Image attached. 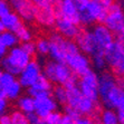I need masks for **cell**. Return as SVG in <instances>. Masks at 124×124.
Wrapping results in <instances>:
<instances>
[{"label": "cell", "mask_w": 124, "mask_h": 124, "mask_svg": "<svg viewBox=\"0 0 124 124\" xmlns=\"http://www.w3.org/2000/svg\"><path fill=\"white\" fill-rule=\"evenodd\" d=\"M20 47L27 53V54H28L29 56H32L35 53H36V50H37L36 44L31 43V41H28V43H23V45H21Z\"/></svg>", "instance_id": "obj_36"}, {"label": "cell", "mask_w": 124, "mask_h": 124, "mask_svg": "<svg viewBox=\"0 0 124 124\" xmlns=\"http://www.w3.org/2000/svg\"><path fill=\"white\" fill-rule=\"evenodd\" d=\"M112 3H113L112 0H101V5L105 10H108V8L112 6Z\"/></svg>", "instance_id": "obj_45"}, {"label": "cell", "mask_w": 124, "mask_h": 124, "mask_svg": "<svg viewBox=\"0 0 124 124\" xmlns=\"http://www.w3.org/2000/svg\"><path fill=\"white\" fill-rule=\"evenodd\" d=\"M34 2L36 6V20L46 27L56 25L57 16L55 2H52L49 0H36Z\"/></svg>", "instance_id": "obj_3"}, {"label": "cell", "mask_w": 124, "mask_h": 124, "mask_svg": "<svg viewBox=\"0 0 124 124\" xmlns=\"http://www.w3.org/2000/svg\"><path fill=\"white\" fill-rule=\"evenodd\" d=\"M15 34H16V36L18 37V39L20 41H23V43H28V41H30V39H31V32L29 31L23 25L18 29Z\"/></svg>", "instance_id": "obj_31"}, {"label": "cell", "mask_w": 124, "mask_h": 124, "mask_svg": "<svg viewBox=\"0 0 124 124\" xmlns=\"http://www.w3.org/2000/svg\"><path fill=\"white\" fill-rule=\"evenodd\" d=\"M90 2H91V0H76L75 3H76V7H77L78 12L85 11V10L88 8Z\"/></svg>", "instance_id": "obj_40"}, {"label": "cell", "mask_w": 124, "mask_h": 124, "mask_svg": "<svg viewBox=\"0 0 124 124\" xmlns=\"http://www.w3.org/2000/svg\"><path fill=\"white\" fill-rule=\"evenodd\" d=\"M50 92H52V83L45 75H41L38 78V81L28 88L29 96L34 97L35 100L50 96Z\"/></svg>", "instance_id": "obj_12"}, {"label": "cell", "mask_w": 124, "mask_h": 124, "mask_svg": "<svg viewBox=\"0 0 124 124\" xmlns=\"http://www.w3.org/2000/svg\"><path fill=\"white\" fill-rule=\"evenodd\" d=\"M19 110L26 115L36 113V105H35V98L31 96H23L18 100L17 103Z\"/></svg>", "instance_id": "obj_18"}, {"label": "cell", "mask_w": 124, "mask_h": 124, "mask_svg": "<svg viewBox=\"0 0 124 124\" xmlns=\"http://www.w3.org/2000/svg\"><path fill=\"white\" fill-rule=\"evenodd\" d=\"M65 115H67L68 117H70L73 121H76V120H78V118L82 117V114L78 112L76 108H73V107L68 106V105L65 106Z\"/></svg>", "instance_id": "obj_34"}, {"label": "cell", "mask_w": 124, "mask_h": 124, "mask_svg": "<svg viewBox=\"0 0 124 124\" xmlns=\"http://www.w3.org/2000/svg\"><path fill=\"white\" fill-rule=\"evenodd\" d=\"M50 50L49 55L56 63H65L67 59V41L65 37H63L59 32H54L49 37Z\"/></svg>", "instance_id": "obj_5"}, {"label": "cell", "mask_w": 124, "mask_h": 124, "mask_svg": "<svg viewBox=\"0 0 124 124\" xmlns=\"http://www.w3.org/2000/svg\"><path fill=\"white\" fill-rule=\"evenodd\" d=\"M55 9H56V16L58 18H63L67 20L72 21L77 26L81 23V17L79 12L77 10L75 1L73 0H63V1H56L55 2Z\"/></svg>", "instance_id": "obj_6"}, {"label": "cell", "mask_w": 124, "mask_h": 124, "mask_svg": "<svg viewBox=\"0 0 124 124\" xmlns=\"http://www.w3.org/2000/svg\"><path fill=\"white\" fill-rule=\"evenodd\" d=\"M78 87H79V90H81L83 96H85V97H87V98H90V100H92V101L95 102V103L97 102L98 97H100L98 88L91 86V85H88V84L84 83L83 81L78 82Z\"/></svg>", "instance_id": "obj_20"}, {"label": "cell", "mask_w": 124, "mask_h": 124, "mask_svg": "<svg viewBox=\"0 0 124 124\" xmlns=\"http://www.w3.org/2000/svg\"><path fill=\"white\" fill-rule=\"evenodd\" d=\"M118 36H120L122 39H124V27H123V29H122V31L118 34Z\"/></svg>", "instance_id": "obj_48"}, {"label": "cell", "mask_w": 124, "mask_h": 124, "mask_svg": "<svg viewBox=\"0 0 124 124\" xmlns=\"http://www.w3.org/2000/svg\"><path fill=\"white\" fill-rule=\"evenodd\" d=\"M44 75L50 82L59 84H65L73 76L72 69L65 63L48 62L44 67Z\"/></svg>", "instance_id": "obj_4"}, {"label": "cell", "mask_w": 124, "mask_h": 124, "mask_svg": "<svg viewBox=\"0 0 124 124\" xmlns=\"http://www.w3.org/2000/svg\"><path fill=\"white\" fill-rule=\"evenodd\" d=\"M15 12L19 15L21 19L26 21H31L36 19V6L35 2L29 0H12L10 1Z\"/></svg>", "instance_id": "obj_9"}, {"label": "cell", "mask_w": 124, "mask_h": 124, "mask_svg": "<svg viewBox=\"0 0 124 124\" xmlns=\"http://www.w3.org/2000/svg\"><path fill=\"white\" fill-rule=\"evenodd\" d=\"M82 98H83V94H82L79 87L67 91V105L68 106L73 107V108H77Z\"/></svg>", "instance_id": "obj_23"}, {"label": "cell", "mask_w": 124, "mask_h": 124, "mask_svg": "<svg viewBox=\"0 0 124 124\" xmlns=\"http://www.w3.org/2000/svg\"><path fill=\"white\" fill-rule=\"evenodd\" d=\"M74 123L75 124H94V121L90 117H81L78 120H76V121H74Z\"/></svg>", "instance_id": "obj_42"}, {"label": "cell", "mask_w": 124, "mask_h": 124, "mask_svg": "<svg viewBox=\"0 0 124 124\" xmlns=\"http://www.w3.org/2000/svg\"><path fill=\"white\" fill-rule=\"evenodd\" d=\"M6 54H7V48L2 45H0V56L1 57H6Z\"/></svg>", "instance_id": "obj_47"}, {"label": "cell", "mask_w": 124, "mask_h": 124, "mask_svg": "<svg viewBox=\"0 0 124 124\" xmlns=\"http://www.w3.org/2000/svg\"><path fill=\"white\" fill-rule=\"evenodd\" d=\"M36 47H37V52L39 53L40 55L49 54V50H50V44H49V40H47V39H44V38L38 39L37 43H36Z\"/></svg>", "instance_id": "obj_30"}, {"label": "cell", "mask_w": 124, "mask_h": 124, "mask_svg": "<svg viewBox=\"0 0 124 124\" xmlns=\"http://www.w3.org/2000/svg\"><path fill=\"white\" fill-rule=\"evenodd\" d=\"M62 118H63V115H62L59 112H53L50 113L46 118H45V121H46L47 124H59L62 121Z\"/></svg>", "instance_id": "obj_33"}, {"label": "cell", "mask_w": 124, "mask_h": 124, "mask_svg": "<svg viewBox=\"0 0 124 124\" xmlns=\"http://www.w3.org/2000/svg\"><path fill=\"white\" fill-rule=\"evenodd\" d=\"M104 10L105 9L102 7L101 0H91L90 6L87 8V11L90 12V15L94 18V20H97L98 17L101 16Z\"/></svg>", "instance_id": "obj_24"}, {"label": "cell", "mask_w": 124, "mask_h": 124, "mask_svg": "<svg viewBox=\"0 0 124 124\" xmlns=\"http://www.w3.org/2000/svg\"><path fill=\"white\" fill-rule=\"evenodd\" d=\"M88 6H90V5H88ZM79 17H81V23H84V25H91V23H93L95 21L94 18L90 15V12L87 11V9L85 11L79 12Z\"/></svg>", "instance_id": "obj_37"}, {"label": "cell", "mask_w": 124, "mask_h": 124, "mask_svg": "<svg viewBox=\"0 0 124 124\" xmlns=\"http://www.w3.org/2000/svg\"><path fill=\"white\" fill-rule=\"evenodd\" d=\"M21 84L19 81H16L10 87H8L5 92H0V98H6V100H16L19 97L21 93Z\"/></svg>", "instance_id": "obj_21"}, {"label": "cell", "mask_w": 124, "mask_h": 124, "mask_svg": "<svg viewBox=\"0 0 124 124\" xmlns=\"http://www.w3.org/2000/svg\"><path fill=\"white\" fill-rule=\"evenodd\" d=\"M40 76V65L36 61H31L19 75V83L23 87L29 88L38 81Z\"/></svg>", "instance_id": "obj_8"}, {"label": "cell", "mask_w": 124, "mask_h": 124, "mask_svg": "<svg viewBox=\"0 0 124 124\" xmlns=\"http://www.w3.org/2000/svg\"><path fill=\"white\" fill-rule=\"evenodd\" d=\"M29 120V124H47L45 118H41L40 116H38L36 113H31L27 115Z\"/></svg>", "instance_id": "obj_39"}, {"label": "cell", "mask_w": 124, "mask_h": 124, "mask_svg": "<svg viewBox=\"0 0 124 124\" xmlns=\"http://www.w3.org/2000/svg\"><path fill=\"white\" fill-rule=\"evenodd\" d=\"M81 81H83L84 83L88 84L93 87H96V88H98V86H100V77L93 70H90L86 75H84L81 78Z\"/></svg>", "instance_id": "obj_28"}, {"label": "cell", "mask_w": 124, "mask_h": 124, "mask_svg": "<svg viewBox=\"0 0 124 124\" xmlns=\"http://www.w3.org/2000/svg\"><path fill=\"white\" fill-rule=\"evenodd\" d=\"M0 124H12L11 121V116L10 115H1L0 117Z\"/></svg>", "instance_id": "obj_43"}, {"label": "cell", "mask_w": 124, "mask_h": 124, "mask_svg": "<svg viewBox=\"0 0 124 124\" xmlns=\"http://www.w3.org/2000/svg\"><path fill=\"white\" fill-rule=\"evenodd\" d=\"M112 32L120 34L124 27V11L123 10H117V11L108 12L107 19L104 23Z\"/></svg>", "instance_id": "obj_16"}, {"label": "cell", "mask_w": 124, "mask_h": 124, "mask_svg": "<svg viewBox=\"0 0 124 124\" xmlns=\"http://www.w3.org/2000/svg\"><path fill=\"white\" fill-rule=\"evenodd\" d=\"M7 108V100L6 98H0V113L5 115V110Z\"/></svg>", "instance_id": "obj_44"}, {"label": "cell", "mask_w": 124, "mask_h": 124, "mask_svg": "<svg viewBox=\"0 0 124 124\" xmlns=\"http://www.w3.org/2000/svg\"><path fill=\"white\" fill-rule=\"evenodd\" d=\"M63 86L66 88V91H70V90H73V88H76V87H78L77 76H76V75H73L72 77H70L68 81L66 82V83L64 84Z\"/></svg>", "instance_id": "obj_38"}, {"label": "cell", "mask_w": 124, "mask_h": 124, "mask_svg": "<svg viewBox=\"0 0 124 124\" xmlns=\"http://www.w3.org/2000/svg\"><path fill=\"white\" fill-rule=\"evenodd\" d=\"M56 28L57 31L65 37L66 39H73L78 36V34L81 32L78 26H76L75 23H73L72 21L67 20V19H63V18H58L56 21Z\"/></svg>", "instance_id": "obj_14"}, {"label": "cell", "mask_w": 124, "mask_h": 124, "mask_svg": "<svg viewBox=\"0 0 124 124\" xmlns=\"http://www.w3.org/2000/svg\"><path fill=\"white\" fill-rule=\"evenodd\" d=\"M35 105H36V114L41 118H46L50 113L55 112L57 108V102L52 96L36 98Z\"/></svg>", "instance_id": "obj_13"}, {"label": "cell", "mask_w": 124, "mask_h": 124, "mask_svg": "<svg viewBox=\"0 0 124 124\" xmlns=\"http://www.w3.org/2000/svg\"><path fill=\"white\" fill-rule=\"evenodd\" d=\"M93 63L95 65L96 68L98 69H102L104 66H105V64H106V61H105V53L103 52H100L97 54L93 56Z\"/></svg>", "instance_id": "obj_32"}, {"label": "cell", "mask_w": 124, "mask_h": 124, "mask_svg": "<svg viewBox=\"0 0 124 124\" xmlns=\"http://www.w3.org/2000/svg\"><path fill=\"white\" fill-rule=\"evenodd\" d=\"M31 56H29L21 47H15L10 49L8 55L2 58L1 66L3 72H7L11 75H20L21 72L28 66V64L31 62Z\"/></svg>", "instance_id": "obj_1"}, {"label": "cell", "mask_w": 124, "mask_h": 124, "mask_svg": "<svg viewBox=\"0 0 124 124\" xmlns=\"http://www.w3.org/2000/svg\"><path fill=\"white\" fill-rule=\"evenodd\" d=\"M116 82H117L118 87L124 91V77H118L117 79H116Z\"/></svg>", "instance_id": "obj_46"}, {"label": "cell", "mask_w": 124, "mask_h": 124, "mask_svg": "<svg viewBox=\"0 0 124 124\" xmlns=\"http://www.w3.org/2000/svg\"><path fill=\"white\" fill-rule=\"evenodd\" d=\"M116 110H117L116 114H117V117H118V122H120V124H124V102Z\"/></svg>", "instance_id": "obj_41"}, {"label": "cell", "mask_w": 124, "mask_h": 124, "mask_svg": "<svg viewBox=\"0 0 124 124\" xmlns=\"http://www.w3.org/2000/svg\"><path fill=\"white\" fill-rule=\"evenodd\" d=\"M15 82H16V78H15L14 75L2 70L0 73V92H5Z\"/></svg>", "instance_id": "obj_25"}, {"label": "cell", "mask_w": 124, "mask_h": 124, "mask_svg": "<svg viewBox=\"0 0 124 124\" xmlns=\"http://www.w3.org/2000/svg\"><path fill=\"white\" fill-rule=\"evenodd\" d=\"M0 23L3 25L6 31H11V32H16L18 29L23 26V23L20 20L19 15L14 11H11L9 15H7L6 17L1 18Z\"/></svg>", "instance_id": "obj_17"}, {"label": "cell", "mask_w": 124, "mask_h": 124, "mask_svg": "<svg viewBox=\"0 0 124 124\" xmlns=\"http://www.w3.org/2000/svg\"><path fill=\"white\" fill-rule=\"evenodd\" d=\"M53 97L61 104H67V91L64 86H56L53 90Z\"/></svg>", "instance_id": "obj_27"}, {"label": "cell", "mask_w": 124, "mask_h": 124, "mask_svg": "<svg viewBox=\"0 0 124 124\" xmlns=\"http://www.w3.org/2000/svg\"><path fill=\"white\" fill-rule=\"evenodd\" d=\"M19 41L18 37L16 36L15 32L11 31H5L1 32L0 35V45L5 46L6 48H15L17 47V44Z\"/></svg>", "instance_id": "obj_22"}, {"label": "cell", "mask_w": 124, "mask_h": 124, "mask_svg": "<svg viewBox=\"0 0 124 124\" xmlns=\"http://www.w3.org/2000/svg\"><path fill=\"white\" fill-rule=\"evenodd\" d=\"M66 64L68 65V67L72 69V72L75 75H79L81 77H83L84 75H86L87 73L91 70L90 61L82 53H78L76 55L69 56L66 59Z\"/></svg>", "instance_id": "obj_10"}, {"label": "cell", "mask_w": 124, "mask_h": 124, "mask_svg": "<svg viewBox=\"0 0 124 124\" xmlns=\"http://www.w3.org/2000/svg\"><path fill=\"white\" fill-rule=\"evenodd\" d=\"M75 39H76L75 43L77 44L79 50L83 52L84 54H88V55L94 56L95 54L102 52L100 49V47H98L97 41H96L95 37H94L93 31L82 30Z\"/></svg>", "instance_id": "obj_7"}, {"label": "cell", "mask_w": 124, "mask_h": 124, "mask_svg": "<svg viewBox=\"0 0 124 124\" xmlns=\"http://www.w3.org/2000/svg\"><path fill=\"white\" fill-rule=\"evenodd\" d=\"M11 121L12 124H29V120L25 113L21 111H15L11 113Z\"/></svg>", "instance_id": "obj_29"}, {"label": "cell", "mask_w": 124, "mask_h": 124, "mask_svg": "<svg viewBox=\"0 0 124 124\" xmlns=\"http://www.w3.org/2000/svg\"><path fill=\"white\" fill-rule=\"evenodd\" d=\"M76 110L81 113L82 115H87V117L91 115H94V112L96 111L95 102H93L92 100L83 96V98L81 100Z\"/></svg>", "instance_id": "obj_19"}, {"label": "cell", "mask_w": 124, "mask_h": 124, "mask_svg": "<svg viewBox=\"0 0 124 124\" xmlns=\"http://www.w3.org/2000/svg\"><path fill=\"white\" fill-rule=\"evenodd\" d=\"M10 12H11V5L5 0H1L0 1V18L6 17Z\"/></svg>", "instance_id": "obj_35"}, {"label": "cell", "mask_w": 124, "mask_h": 124, "mask_svg": "<svg viewBox=\"0 0 124 124\" xmlns=\"http://www.w3.org/2000/svg\"><path fill=\"white\" fill-rule=\"evenodd\" d=\"M101 124H120L117 114L113 110H105L102 112Z\"/></svg>", "instance_id": "obj_26"}, {"label": "cell", "mask_w": 124, "mask_h": 124, "mask_svg": "<svg viewBox=\"0 0 124 124\" xmlns=\"http://www.w3.org/2000/svg\"><path fill=\"white\" fill-rule=\"evenodd\" d=\"M93 34H94V37H95L96 41H97V45L100 47V49L104 53L114 43L113 32L105 25H101V23L96 25L94 27V29H93Z\"/></svg>", "instance_id": "obj_11"}, {"label": "cell", "mask_w": 124, "mask_h": 124, "mask_svg": "<svg viewBox=\"0 0 124 124\" xmlns=\"http://www.w3.org/2000/svg\"><path fill=\"white\" fill-rule=\"evenodd\" d=\"M105 61L118 77H124V39L120 36L105 50Z\"/></svg>", "instance_id": "obj_2"}, {"label": "cell", "mask_w": 124, "mask_h": 124, "mask_svg": "<svg viewBox=\"0 0 124 124\" xmlns=\"http://www.w3.org/2000/svg\"><path fill=\"white\" fill-rule=\"evenodd\" d=\"M116 86H117V82L114 76L110 73H103L100 76V86H98V93L102 101L105 100Z\"/></svg>", "instance_id": "obj_15"}]
</instances>
